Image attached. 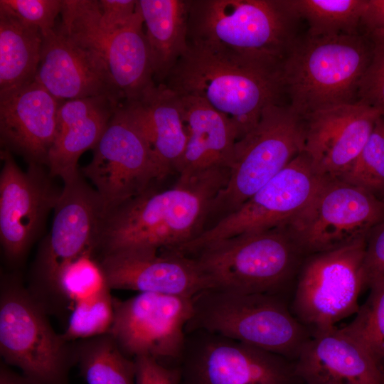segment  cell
Returning <instances> with one entry per match:
<instances>
[{
  "instance_id": "cell-1",
  "label": "cell",
  "mask_w": 384,
  "mask_h": 384,
  "mask_svg": "<svg viewBox=\"0 0 384 384\" xmlns=\"http://www.w3.org/2000/svg\"><path fill=\"white\" fill-rule=\"evenodd\" d=\"M230 169L178 179L174 187L154 186L104 213L97 258L121 252L174 250L204 231L211 204L226 185Z\"/></svg>"
},
{
  "instance_id": "cell-2",
  "label": "cell",
  "mask_w": 384,
  "mask_h": 384,
  "mask_svg": "<svg viewBox=\"0 0 384 384\" xmlns=\"http://www.w3.org/2000/svg\"><path fill=\"white\" fill-rule=\"evenodd\" d=\"M164 84L223 114L235 126L238 140L257 124L265 107L282 103L284 95L282 68L191 43Z\"/></svg>"
},
{
  "instance_id": "cell-3",
  "label": "cell",
  "mask_w": 384,
  "mask_h": 384,
  "mask_svg": "<svg viewBox=\"0 0 384 384\" xmlns=\"http://www.w3.org/2000/svg\"><path fill=\"white\" fill-rule=\"evenodd\" d=\"M283 0H188V43L282 67L299 36Z\"/></svg>"
},
{
  "instance_id": "cell-4",
  "label": "cell",
  "mask_w": 384,
  "mask_h": 384,
  "mask_svg": "<svg viewBox=\"0 0 384 384\" xmlns=\"http://www.w3.org/2000/svg\"><path fill=\"white\" fill-rule=\"evenodd\" d=\"M368 35L298 36L282 67L284 95L302 117L358 102L371 59Z\"/></svg>"
},
{
  "instance_id": "cell-5",
  "label": "cell",
  "mask_w": 384,
  "mask_h": 384,
  "mask_svg": "<svg viewBox=\"0 0 384 384\" xmlns=\"http://www.w3.org/2000/svg\"><path fill=\"white\" fill-rule=\"evenodd\" d=\"M193 307L186 334L214 333L292 362L311 335L280 295L206 289L193 297Z\"/></svg>"
},
{
  "instance_id": "cell-6",
  "label": "cell",
  "mask_w": 384,
  "mask_h": 384,
  "mask_svg": "<svg viewBox=\"0 0 384 384\" xmlns=\"http://www.w3.org/2000/svg\"><path fill=\"white\" fill-rule=\"evenodd\" d=\"M45 306L18 273L1 272L0 354L33 384H68L73 342L55 332Z\"/></svg>"
},
{
  "instance_id": "cell-7",
  "label": "cell",
  "mask_w": 384,
  "mask_h": 384,
  "mask_svg": "<svg viewBox=\"0 0 384 384\" xmlns=\"http://www.w3.org/2000/svg\"><path fill=\"white\" fill-rule=\"evenodd\" d=\"M302 255L281 226L220 240L191 257L206 277L208 289L282 296Z\"/></svg>"
},
{
  "instance_id": "cell-8",
  "label": "cell",
  "mask_w": 384,
  "mask_h": 384,
  "mask_svg": "<svg viewBox=\"0 0 384 384\" xmlns=\"http://www.w3.org/2000/svg\"><path fill=\"white\" fill-rule=\"evenodd\" d=\"M306 122L289 105L265 107L257 124L237 141L226 185L208 218L216 222L239 208L304 151Z\"/></svg>"
},
{
  "instance_id": "cell-9",
  "label": "cell",
  "mask_w": 384,
  "mask_h": 384,
  "mask_svg": "<svg viewBox=\"0 0 384 384\" xmlns=\"http://www.w3.org/2000/svg\"><path fill=\"white\" fill-rule=\"evenodd\" d=\"M85 179L80 171L63 183L50 232L41 240L31 267L28 288L49 314L63 313L56 287L60 270L95 250L105 211L99 194Z\"/></svg>"
},
{
  "instance_id": "cell-10",
  "label": "cell",
  "mask_w": 384,
  "mask_h": 384,
  "mask_svg": "<svg viewBox=\"0 0 384 384\" xmlns=\"http://www.w3.org/2000/svg\"><path fill=\"white\" fill-rule=\"evenodd\" d=\"M384 220V203L338 178L326 177L306 208L285 228L302 255L334 250L367 239Z\"/></svg>"
},
{
  "instance_id": "cell-11",
  "label": "cell",
  "mask_w": 384,
  "mask_h": 384,
  "mask_svg": "<svg viewBox=\"0 0 384 384\" xmlns=\"http://www.w3.org/2000/svg\"><path fill=\"white\" fill-rule=\"evenodd\" d=\"M366 239L309 255L299 273L292 313L312 333L335 327L356 314L366 284Z\"/></svg>"
},
{
  "instance_id": "cell-12",
  "label": "cell",
  "mask_w": 384,
  "mask_h": 384,
  "mask_svg": "<svg viewBox=\"0 0 384 384\" xmlns=\"http://www.w3.org/2000/svg\"><path fill=\"white\" fill-rule=\"evenodd\" d=\"M60 15L58 26L102 58L123 103L137 100L156 85L137 9L127 24L113 31L100 26L97 0H63Z\"/></svg>"
},
{
  "instance_id": "cell-13",
  "label": "cell",
  "mask_w": 384,
  "mask_h": 384,
  "mask_svg": "<svg viewBox=\"0 0 384 384\" xmlns=\"http://www.w3.org/2000/svg\"><path fill=\"white\" fill-rule=\"evenodd\" d=\"M325 178L304 151L239 208L171 252L192 256L220 240L284 226L310 203Z\"/></svg>"
},
{
  "instance_id": "cell-14",
  "label": "cell",
  "mask_w": 384,
  "mask_h": 384,
  "mask_svg": "<svg viewBox=\"0 0 384 384\" xmlns=\"http://www.w3.org/2000/svg\"><path fill=\"white\" fill-rule=\"evenodd\" d=\"M92 150V160L80 171L94 185L105 213L167 177L147 140L120 106Z\"/></svg>"
},
{
  "instance_id": "cell-15",
  "label": "cell",
  "mask_w": 384,
  "mask_h": 384,
  "mask_svg": "<svg viewBox=\"0 0 384 384\" xmlns=\"http://www.w3.org/2000/svg\"><path fill=\"white\" fill-rule=\"evenodd\" d=\"M180 363L185 384H299L292 361L206 331L186 334Z\"/></svg>"
},
{
  "instance_id": "cell-16",
  "label": "cell",
  "mask_w": 384,
  "mask_h": 384,
  "mask_svg": "<svg viewBox=\"0 0 384 384\" xmlns=\"http://www.w3.org/2000/svg\"><path fill=\"white\" fill-rule=\"evenodd\" d=\"M193 312V297L187 296L141 292L126 300L115 299L109 334L132 359L148 356L164 365L180 362Z\"/></svg>"
},
{
  "instance_id": "cell-17",
  "label": "cell",
  "mask_w": 384,
  "mask_h": 384,
  "mask_svg": "<svg viewBox=\"0 0 384 384\" xmlns=\"http://www.w3.org/2000/svg\"><path fill=\"white\" fill-rule=\"evenodd\" d=\"M0 156V242L6 262L14 267L41 234L63 188L44 165L31 164L23 171L11 152L1 149Z\"/></svg>"
},
{
  "instance_id": "cell-18",
  "label": "cell",
  "mask_w": 384,
  "mask_h": 384,
  "mask_svg": "<svg viewBox=\"0 0 384 384\" xmlns=\"http://www.w3.org/2000/svg\"><path fill=\"white\" fill-rule=\"evenodd\" d=\"M34 81L60 101L105 96L119 105L123 103L102 58L57 23L43 35Z\"/></svg>"
},
{
  "instance_id": "cell-19",
  "label": "cell",
  "mask_w": 384,
  "mask_h": 384,
  "mask_svg": "<svg viewBox=\"0 0 384 384\" xmlns=\"http://www.w3.org/2000/svg\"><path fill=\"white\" fill-rule=\"evenodd\" d=\"M381 117L361 102L319 110L303 117L304 152L323 177L339 178L353 165Z\"/></svg>"
},
{
  "instance_id": "cell-20",
  "label": "cell",
  "mask_w": 384,
  "mask_h": 384,
  "mask_svg": "<svg viewBox=\"0 0 384 384\" xmlns=\"http://www.w3.org/2000/svg\"><path fill=\"white\" fill-rule=\"evenodd\" d=\"M97 259L111 289L193 297L209 289L192 257L161 251L121 252Z\"/></svg>"
},
{
  "instance_id": "cell-21",
  "label": "cell",
  "mask_w": 384,
  "mask_h": 384,
  "mask_svg": "<svg viewBox=\"0 0 384 384\" xmlns=\"http://www.w3.org/2000/svg\"><path fill=\"white\" fill-rule=\"evenodd\" d=\"M61 102L36 81L1 95L2 150L21 156L28 164L46 166Z\"/></svg>"
},
{
  "instance_id": "cell-22",
  "label": "cell",
  "mask_w": 384,
  "mask_h": 384,
  "mask_svg": "<svg viewBox=\"0 0 384 384\" xmlns=\"http://www.w3.org/2000/svg\"><path fill=\"white\" fill-rule=\"evenodd\" d=\"M293 363L299 384H384V366L336 326L311 333Z\"/></svg>"
},
{
  "instance_id": "cell-23",
  "label": "cell",
  "mask_w": 384,
  "mask_h": 384,
  "mask_svg": "<svg viewBox=\"0 0 384 384\" xmlns=\"http://www.w3.org/2000/svg\"><path fill=\"white\" fill-rule=\"evenodd\" d=\"M120 105L105 96L61 102L46 164L52 177L65 183L80 174L81 154L94 149Z\"/></svg>"
},
{
  "instance_id": "cell-24",
  "label": "cell",
  "mask_w": 384,
  "mask_h": 384,
  "mask_svg": "<svg viewBox=\"0 0 384 384\" xmlns=\"http://www.w3.org/2000/svg\"><path fill=\"white\" fill-rule=\"evenodd\" d=\"M187 140L178 169L185 180L208 171L230 169L239 139L235 126L204 100L181 96Z\"/></svg>"
},
{
  "instance_id": "cell-25",
  "label": "cell",
  "mask_w": 384,
  "mask_h": 384,
  "mask_svg": "<svg viewBox=\"0 0 384 384\" xmlns=\"http://www.w3.org/2000/svg\"><path fill=\"white\" fill-rule=\"evenodd\" d=\"M120 109L143 134L166 176L178 172L187 140L181 95L156 84Z\"/></svg>"
},
{
  "instance_id": "cell-26",
  "label": "cell",
  "mask_w": 384,
  "mask_h": 384,
  "mask_svg": "<svg viewBox=\"0 0 384 384\" xmlns=\"http://www.w3.org/2000/svg\"><path fill=\"white\" fill-rule=\"evenodd\" d=\"M155 82L164 84L188 48V0H137Z\"/></svg>"
},
{
  "instance_id": "cell-27",
  "label": "cell",
  "mask_w": 384,
  "mask_h": 384,
  "mask_svg": "<svg viewBox=\"0 0 384 384\" xmlns=\"http://www.w3.org/2000/svg\"><path fill=\"white\" fill-rule=\"evenodd\" d=\"M43 34L0 8V95L35 80Z\"/></svg>"
},
{
  "instance_id": "cell-28",
  "label": "cell",
  "mask_w": 384,
  "mask_h": 384,
  "mask_svg": "<svg viewBox=\"0 0 384 384\" xmlns=\"http://www.w3.org/2000/svg\"><path fill=\"white\" fill-rule=\"evenodd\" d=\"M75 364L87 384H136L134 359L110 334L73 341Z\"/></svg>"
},
{
  "instance_id": "cell-29",
  "label": "cell",
  "mask_w": 384,
  "mask_h": 384,
  "mask_svg": "<svg viewBox=\"0 0 384 384\" xmlns=\"http://www.w3.org/2000/svg\"><path fill=\"white\" fill-rule=\"evenodd\" d=\"M299 20L308 23L306 35L328 37L361 34L366 0H283Z\"/></svg>"
},
{
  "instance_id": "cell-30",
  "label": "cell",
  "mask_w": 384,
  "mask_h": 384,
  "mask_svg": "<svg viewBox=\"0 0 384 384\" xmlns=\"http://www.w3.org/2000/svg\"><path fill=\"white\" fill-rule=\"evenodd\" d=\"M56 287L63 311L71 310L78 302L111 289L93 250L68 263L58 274Z\"/></svg>"
},
{
  "instance_id": "cell-31",
  "label": "cell",
  "mask_w": 384,
  "mask_h": 384,
  "mask_svg": "<svg viewBox=\"0 0 384 384\" xmlns=\"http://www.w3.org/2000/svg\"><path fill=\"white\" fill-rule=\"evenodd\" d=\"M370 292L354 319L340 329L384 366V277L370 285Z\"/></svg>"
},
{
  "instance_id": "cell-32",
  "label": "cell",
  "mask_w": 384,
  "mask_h": 384,
  "mask_svg": "<svg viewBox=\"0 0 384 384\" xmlns=\"http://www.w3.org/2000/svg\"><path fill=\"white\" fill-rule=\"evenodd\" d=\"M111 289L75 303L70 314L63 338L70 342L109 334L114 319Z\"/></svg>"
},
{
  "instance_id": "cell-33",
  "label": "cell",
  "mask_w": 384,
  "mask_h": 384,
  "mask_svg": "<svg viewBox=\"0 0 384 384\" xmlns=\"http://www.w3.org/2000/svg\"><path fill=\"white\" fill-rule=\"evenodd\" d=\"M378 197L384 196V118L380 117L350 169L338 178ZM379 198V197H378Z\"/></svg>"
},
{
  "instance_id": "cell-34",
  "label": "cell",
  "mask_w": 384,
  "mask_h": 384,
  "mask_svg": "<svg viewBox=\"0 0 384 384\" xmlns=\"http://www.w3.org/2000/svg\"><path fill=\"white\" fill-rule=\"evenodd\" d=\"M367 35L373 45L372 56L359 83L358 101L375 109L384 118V31Z\"/></svg>"
},
{
  "instance_id": "cell-35",
  "label": "cell",
  "mask_w": 384,
  "mask_h": 384,
  "mask_svg": "<svg viewBox=\"0 0 384 384\" xmlns=\"http://www.w3.org/2000/svg\"><path fill=\"white\" fill-rule=\"evenodd\" d=\"M0 8L45 35L55 28L63 0H0Z\"/></svg>"
},
{
  "instance_id": "cell-36",
  "label": "cell",
  "mask_w": 384,
  "mask_h": 384,
  "mask_svg": "<svg viewBox=\"0 0 384 384\" xmlns=\"http://www.w3.org/2000/svg\"><path fill=\"white\" fill-rule=\"evenodd\" d=\"M364 267L367 285L384 277V220L373 228L366 239Z\"/></svg>"
},
{
  "instance_id": "cell-37",
  "label": "cell",
  "mask_w": 384,
  "mask_h": 384,
  "mask_svg": "<svg viewBox=\"0 0 384 384\" xmlns=\"http://www.w3.org/2000/svg\"><path fill=\"white\" fill-rule=\"evenodd\" d=\"M137 367L136 384H178L180 368H171L148 356L134 358Z\"/></svg>"
},
{
  "instance_id": "cell-38",
  "label": "cell",
  "mask_w": 384,
  "mask_h": 384,
  "mask_svg": "<svg viewBox=\"0 0 384 384\" xmlns=\"http://www.w3.org/2000/svg\"><path fill=\"white\" fill-rule=\"evenodd\" d=\"M99 23L113 31L127 24L136 13L137 0H97Z\"/></svg>"
},
{
  "instance_id": "cell-39",
  "label": "cell",
  "mask_w": 384,
  "mask_h": 384,
  "mask_svg": "<svg viewBox=\"0 0 384 384\" xmlns=\"http://www.w3.org/2000/svg\"><path fill=\"white\" fill-rule=\"evenodd\" d=\"M361 28L365 34L384 31V0H366Z\"/></svg>"
},
{
  "instance_id": "cell-40",
  "label": "cell",
  "mask_w": 384,
  "mask_h": 384,
  "mask_svg": "<svg viewBox=\"0 0 384 384\" xmlns=\"http://www.w3.org/2000/svg\"><path fill=\"white\" fill-rule=\"evenodd\" d=\"M0 384H33L23 375H19L9 369L5 363L1 364Z\"/></svg>"
},
{
  "instance_id": "cell-41",
  "label": "cell",
  "mask_w": 384,
  "mask_h": 384,
  "mask_svg": "<svg viewBox=\"0 0 384 384\" xmlns=\"http://www.w3.org/2000/svg\"><path fill=\"white\" fill-rule=\"evenodd\" d=\"M382 201L384 203V196H383V198H381Z\"/></svg>"
}]
</instances>
